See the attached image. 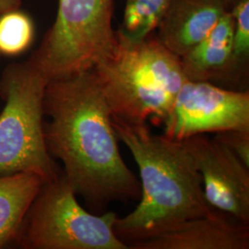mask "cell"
<instances>
[{"label":"cell","instance_id":"1","mask_svg":"<svg viewBox=\"0 0 249 249\" xmlns=\"http://www.w3.org/2000/svg\"><path fill=\"white\" fill-rule=\"evenodd\" d=\"M47 150L92 213L141 197V183L123 160L113 116L92 71L49 80L44 96Z\"/></svg>","mask_w":249,"mask_h":249},{"label":"cell","instance_id":"2","mask_svg":"<svg viewBox=\"0 0 249 249\" xmlns=\"http://www.w3.org/2000/svg\"><path fill=\"white\" fill-rule=\"evenodd\" d=\"M113 125L118 140L131 152L141 177L140 203L115 223L116 235L127 247L213 211L194 160L181 141L152 133L147 123L113 118Z\"/></svg>","mask_w":249,"mask_h":249},{"label":"cell","instance_id":"3","mask_svg":"<svg viewBox=\"0 0 249 249\" xmlns=\"http://www.w3.org/2000/svg\"><path fill=\"white\" fill-rule=\"evenodd\" d=\"M116 36L114 52L91 69L113 118L163 124L187 80L180 58L153 33L134 38L119 29Z\"/></svg>","mask_w":249,"mask_h":249},{"label":"cell","instance_id":"4","mask_svg":"<svg viewBox=\"0 0 249 249\" xmlns=\"http://www.w3.org/2000/svg\"><path fill=\"white\" fill-rule=\"evenodd\" d=\"M47 80L26 62L11 64L2 74L6 104L0 115V175L33 173L50 181L58 176L44 131Z\"/></svg>","mask_w":249,"mask_h":249},{"label":"cell","instance_id":"5","mask_svg":"<svg viewBox=\"0 0 249 249\" xmlns=\"http://www.w3.org/2000/svg\"><path fill=\"white\" fill-rule=\"evenodd\" d=\"M115 0H58L56 17L30 62L47 81L91 70L114 52Z\"/></svg>","mask_w":249,"mask_h":249},{"label":"cell","instance_id":"6","mask_svg":"<svg viewBox=\"0 0 249 249\" xmlns=\"http://www.w3.org/2000/svg\"><path fill=\"white\" fill-rule=\"evenodd\" d=\"M64 175L47 181L26 217L20 244L29 249H128L115 231L117 215L80 206Z\"/></svg>","mask_w":249,"mask_h":249},{"label":"cell","instance_id":"7","mask_svg":"<svg viewBox=\"0 0 249 249\" xmlns=\"http://www.w3.org/2000/svg\"><path fill=\"white\" fill-rule=\"evenodd\" d=\"M163 125L164 135L177 141L198 134L249 130V91L187 80Z\"/></svg>","mask_w":249,"mask_h":249},{"label":"cell","instance_id":"8","mask_svg":"<svg viewBox=\"0 0 249 249\" xmlns=\"http://www.w3.org/2000/svg\"><path fill=\"white\" fill-rule=\"evenodd\" d=\"M181 142L201 177L210 206L249 224V167L223 143L206 134Z\"/></svg>","mask_w":249,"mask_h":249},{"label":"cell","instance_id":"9","mask_svg":"<svg viewBox=\"0 0 249 249\" xmlns=\"http://www.w3.org/2000/svg\"><path fill=\"white\" fill-rule=\"evenodd\" d=\"M129 249H249V224L213 210Z\"/></svg>","mask_w":249,"mask_h":249},{"label":"cell","instance_id":"10","mask_svg":"<svg viewBox=\"0 0 249 249\" xmlns=\"http://www.w3.org/2000/svg\"><path fill=\"white\" fill-rule=\"evenodd\" d=\"M230 9L226 0H171L157 27V37L181 58L204 40Z\"/></svg>","mask_w":249,"mask_h":249},{"label":"cell","instance_id":"11","mask_svg":"<svg viewBox=\"0 0 249 249\" xmlns=\"http://www.w3.org/2000/svg\"><path fill=\"white\" fill-rule=\"evenodd\" d=\"M233 29V18L229 10L204 40L180 58L187 80L213 84L223 80L239 82L232 59Z\"/></svg>","mask_w":249,"mask_h":249},{"label":"cell","instance_id":"12","mask_svg":"<svg viewBox=\"0 0 249 249\" xmlns=\"http://www.w3.org/2000/svg\"><path fill=\"white\" fill-rule=\"evenodd\" d=\"M45 179L33 173L0 177V249L13 240L44 186Z\"/></svg>","mask_w":249,"mask_h":249},{"label":"cell","instance_id":"13","mask_svg":"<svg viewBox=\"0 0 249 249\" xmlns=\"http://www.w3.org/2000/svg\"><path fill=\"white\" fill-rule=\"evenodd\" d=\"M35 31L33 18L20 9L0 15V55L24 53L34 42Z\"/></svg>","mask_w":249,"mask_h":249},{"label":"cell","instance_id":"14","mask_svg":"<svg viewBox=\"0 0 249 249\" xmlns=\"http://www.w3.org/2000/svg\"><path fill=\"white\" fill-rule=\"evenodd\" d=\"M170 2L171 0H125L121 29L134 38L150 35L157 29Z\"/></svg>","mask_w":249,"mask_h":249},{"label":"cell","instance_id":"15","mask_svg":"<svg viewBox=\"0 0 249 249\" xmlns=\"http://www.w3.org/2000/svg\"><path fill=\"white\" fill-rule=\"evenodd\" d=\"M234 22L232 39V59L239 79L249 74V0H237L231 9Z\"/></svg>","mask_w":249,"mask_h":249},{"label":"cell","instance_id":"16","mask_svg":"<svg viewBox=\"0 0 249 249\" xmlns=\"http://www.w3.org/2000/svg\"><path fill=\"white\" fill-rule=\"evenodd\" d=\"M213 138L223 143L249 167V129L218 132Z\"/></svg>","mask_w":249,"mask_h":249},{"label":"cell","instance_id":"17","mask_svg":"<svg viewBox=\"0 0 249 249\" xmlns=\"http://www.w3.org/2000/svg\"><path fill=\"white\" fill-rule=\"evenodd\" d=\"M21 0H0V15L13 9H20Z\"/></svg>","mask_w":249,"mask_h":249},{"label":"cell","instance_id":"18","mask_svg":"<svg viewBox=\"0 0 249 249\" xmlns=\"http://www.w3.org/2000/svg\"><path fill=\"white\" fill-rule=\"evenodd\" d=\"M226 1H227V2L230 4V6H231H231H232V5H233V4H234V3H235L237 0H226Z\"/></svg>","mask_w":249,"mask_h":249}]
</instances>
